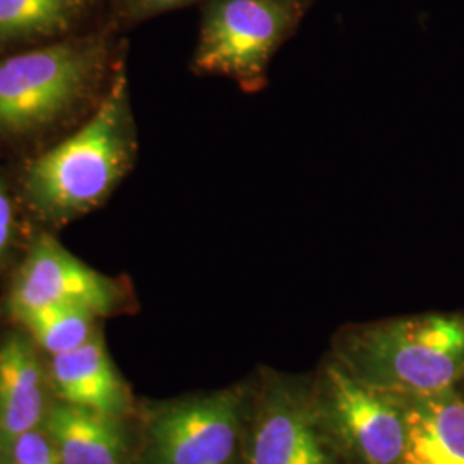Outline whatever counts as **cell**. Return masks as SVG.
<instances>
[{"label": "cell", "instance_id": "13", "mask_svg": "<svg viewBox=\"0 0 464 464\" xmlns=\"http://www.w3.org/2000/svg\"><path fill=\"white\" fill-rule=\"evenodd\" d=\"M86 0H0V44L59 34Z\"/></svg>", "mask_w": 464, "mask_h": 464}, {"label": "cell", "instance_id": "3", "mask_svg": "<svg viewBox=\"0 0 464 464\" xmlns=\"http://www.w3.org/2000/svg\"><path fill=\"white\" fill-rule=\"evenodd\" d=\"M316 410L344 464H402L408 423L398 394L353 375L331 351L312 373Z\"/></svg>", "mask_w": 464, "mask_h": 464}, {"label": "cell", "instance_id": "16", "mask_svg": "<svg viewBox=\"0 0 464 464\" xmlns=\"http://www.w3.org/2000/svg\"><path fill=\"white\" fill-rule=\"evenodd\" d=\"M13 229H14V208L4 186L0 183V258L9 248Z\"/></svg>", "mask_w": 464, "mask_h": 464}, {"label": "cell", "instance_id": "2", "mask_svg": "<svg viewBox=\"0 0 464 464\" xmlns=\"http://www.w3.org/2000/svg\"><path fill=\"white\" fill-rule=\"evenodd\" d=\"M134 150L128 82L117 74L83 128L30 166L28 198L40 216L52 220L82 216L111 195L131 166Z\"/></svg>", "mask_w": 464, "mask_h": 464}, {"label": "cell", "instance_id": "6", "mask_svg": "<svg viewBox=\"0 0 464 464\" xmlns=\"http://www.w3.org/2000/svg\"><path fill=\"white\" fill-rule=\"evenodd\" d=\"M102 66L95 42H63L0 61V134L49 126L83 97Z\"/></svg>", "mask_w": 464, "mask_h": 464}, {"label": "cell", "instance_id": "14", "mask_svg": "<svg viewBox=\"0 0 464 464\" xmlns=\"http://www.w3.org/2000/svg\"><path fill=\"white\" fill-rule=\"evenodd\" d=\"M95 314L74 304H50L17 316L34 343L57 356L83 346L93 334Z\"/></svg>", "mask_w": 464, "mask_h": 464}, {"label": "cell", "instance_id": "9", "mask_svg": "<svg viewBox=\"0 0 464 464\" xmlns=\"http://www.w3.org/2000/svg\"><path fill=\"white\" fill-rule=\"evenodd\" d=\"M52 375L64 402L114 418L130 413V392L100 335H93L80 348L53 356Z\"/></svg>", "mask_w": 464, "mask_h": 464}, {"label": "cell", "instance_id": "17", "mask_svg": "<svg viewBox=\"0 0 464 464\" xmlns=\"http://www.w3.org/2000/svg\"><path fill=\"white\" fill-rule=\"evenodd\" d=\"M189 2L193 0H134V5L143 14H153V13H162L174 7H181Z\"/></svg>", "mask_w": 464, "mask_h": 464}, {"label": "cell", "instance_id": "12", "mask_svg": "<svg viewBox=\"0 0 464 464\" xmlns=\"http://www.w3.org/2000/svg\"><path fill=\"white\" fill-rule=\"evenodd\" d=\"M121 420L63 401L47 410L44 430L59 464H128L130 442Z\"/></svg>", "mask_w": 464, "mask_h": 464}, {"label": "cell", "instance_id": "7", "mask_svg": "<svg viewBox=\"0 0 464 464\" xmlns=\"http://www.w3.org/2000/svg\"><path fill=\"white\" fill-rule=\"evenodd\" d=\"M243 464H344L318 415L312 373H255Z\"/></svg>", "mask_w": 464, "mask_h": 464}, {"label": "cell", "instance_id": "11", "mask_svg": "<svg viewBox=\"0 0 464 464\" xmlns=\"http://www.w3.org/2000/svg\"><path fill=\"white\" fill-rule=\"evenodd\" d=\"M408 440L402 464H464V394L459 387L401 396Z\"/></svg>", "mask_w": 464, "mask_h": 464}, {"label": "cell", "instance_id": "5", "mask_svg": "<svg viewBox=\"0 0 464 464\" xmlns=\"http://www.w3.org/2000/svg\"><path fill=\"white\" fill-rule=\"evenodd\" d=\"M303 14L301 0H212L203 14L195 67L245 92L266 86V69Z\"/></svg>", "mask_w": 464, "mask_h": 464}, {"label": "cell", "instance_id": "8", "mask_svg": "<svg viewBox=\"0 0 464 464\" xmlns=\"http://www.w3.org/2000/svg\"><path fill=\"white\" fill-rule=\"evenodd\" d=\"M122 299L114 282L84 266L53 237L40 236L19 268L11 310L21 316L50 304L83 306L95 315H109Z\"/></svg>", "mask_w": 464, "mask_h": 464}, {"label": "cell", "instance_id": "1", "mask_svg": "<svg viewBox=\"0 0 464 464\" xmlns=\"http://www.w3.org/2000/svg\"><path fill=\"white\" fill-rule=\"evenodd\" d=\"M331 353L353 375L398 396H423L464 379V312H423L349 324Z\"/></svg>", "mask_w": 464, "mask_h": 464}, {"label": "cell", "instance_id": "4", "mask_svg": "<svg viewBox=\"0 0 464 464\" xmlns=\"http://www.w3.org/2000/svg\"><path fill=\"white\" fill-rule=\"evenodd\" d=\"M255 375L151 411L143 464H243Z\"/></svg>", "mask_w": 464, "mask_h": 464}, {"label": "cell", "instance_id": "10", "mask_svg": "<svg viewBox=\"0 0 464 464\" xmlns=\"http://www.w3.org/2000/svg\"><path fill=\"white\" fill-rule=\"evenodd\" d=\"M45 381L34 344L9 335L0 346V454L44 421Z\"/></svg>", "mask_w": 464, "mask_h": 464}, {"label": "cell", "instance_id": "15", "mask_svg": "<svg viewBox=\"0 0 464 464\" xmlns=\"http://www.w3.org/2000/svg\"><path fill=\"white\" fill-rule=\"evenodd\" d=\"M4 464H59L45 430L21 435L4 456Z\"/></svg>", "mask_w": 464, "mask_h": 464}, {"label": "cell", "instance_id": "18", "mask_svg": "<svg viewBox=\"0 0 464 464\" xmlns=\"http://www.w3.org/2000/svg\"><path fill=\"white\" fill-rule=\"evenodd\" d=\"M458 387H459V389H461V392H463V394H464V379H463V382H461V383H459V385H458Z\"/></svg>", "mask_w": 464, "mask_h": 464}]
</instances>
